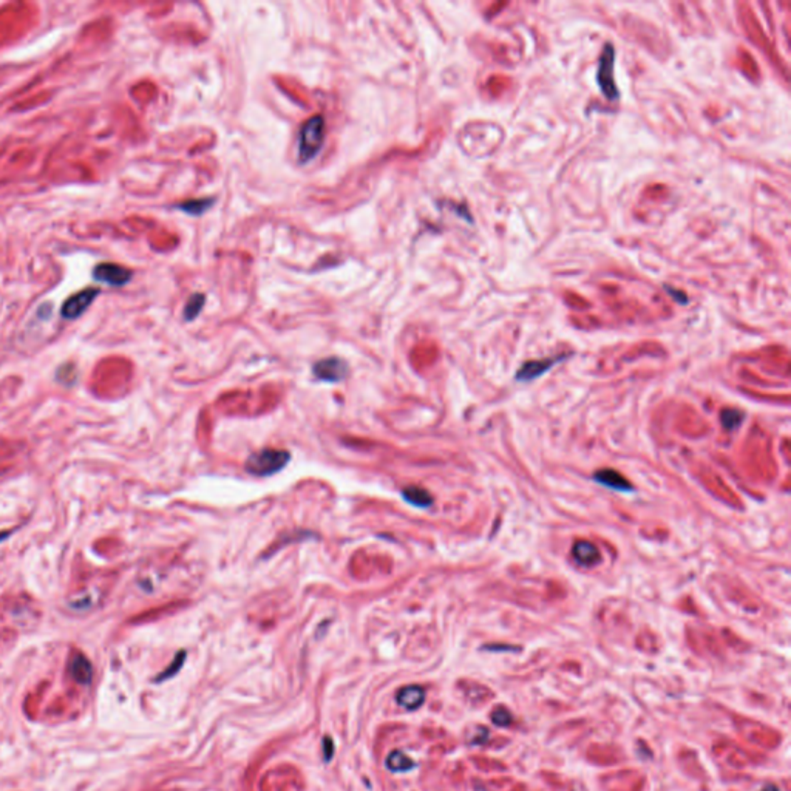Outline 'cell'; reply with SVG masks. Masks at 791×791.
Here are the masks:
<instances>
[{
	"label": "cell",
	"instance_id": "obj_1",
	"mask_svg": "<svg viewBox=\"0 0 791 791\" xmlns=\"http://www.w3.org/2000/svg\"><path fill=\"white\" fill-rule=\"evenodd\" d=\"M289 459H291V455L286 450L263 448L258 451H253V453L246 459L244 468H246V472L252 476H260V478L271 476L280 472L281 468H285L286 464L289 463Z\"/></svg>",
	"mask_w": 791,
	"mask_h": 791
},
{
	"label": "cell",
	"instance_id": "obj_2",
	"mask_svg": "<svg viewBox=\"0 0 791 791\" xmlns=\"http://www.w3.org/2000/svg\"><path fill=\"white\" fill-rule=\"evenodd\" d=\"M325 141V119L323 116H313L305 121L298 133V159L300 163H309L323 146Z\"/></svg>",
	"mask_w": 791,
	"mask_h": 791
},
{
	"label": "cell",
	"instance_id": "obj_3",
	"mask_svg": "<svg viewBox=\"0 0 791 791\" xmlns=\"http://www.w3.org/2000/svg\"><path fill=\"white\" fill-rule=\"evenodd\" d=\"M614 67H615L614 45L606 44L605 49H603V54L600 59L597 81L601 89V93L609 101H617L620 98V91L617 89V84L614 79Z\"/></svg>",
	"mask_w": 791,
	"mask_h": 791
},
{
	"label": "cell",
	"instance_id": "obj_4",
	"mask_svg": "<svg viewBox=\"0 0 791 791\" xmlns=\"http://www.w3.org/2000/svg\"><path fill=\"white\" fill-rule=\"evenodd\" d=\"M348 365L345 361L338 359V357H328V359L318 361L313 366V373L318 381L336 383L343 381L348 376Z\"/></svg>",
	"mask_w": 791,
	"mask_h": 791
},
{
	"label": "cell",
	"instance_id": "obj_5",
	"mask_svg": "<svg viewBox=\"0 0 791 791\" xmlns=\"http://www.w3.org/2000/svg\"><path fill=\"white\" fill-rule=\"evenodd\" d=\"M98 294H99L98 289L89 288V289L81 291V293H78V294L71 296L70 298L65 300V303L61 308L62 317L67 318V320H74V318L81 317L90 308V305L93 303V301H95Z\"/></svg>",
	"mask_w": 791,
	"mask_h": 791
},
{
	"label": "cell",
	"instance_id": "obj_6",
	"mask_svg": "<svg viewBox=\"0 0 791 791\" xmlns=\"http://www.w3.org/2000/svg\"><path fill=\"white\" fill-rule=\"evenodd\" d=\"M93 277L96 281L110 286H124L131 280L133 274H131L130 269L115 265V263H101L93 271Z\"/></svg>",
	"mask_w": 791,
	"mask_h": 791
},
{
	"label": "cell",
	"instance_id": "obj_7",
	"mask_svg": "<svg viewBox=\"0 0 791 791\" xmlns=\"http://www.w3.org/2000/svg\"><path fill=\"white\" fill-rule=\"evenodd\" d=\"M572 555L583 568H593L601 561V553L597 545L586 540H580L573 544Z\"/></svg>",
	"mask_w": 791,
	"mask_h": 791
},
{
	"label": "cell",
	"instance_id": "obj_8",
	"mask_svg": "<svg viewBox=\"0 0 791 791\" xmlns=\"http://www.w3.org/2000/svg\"><path fill=\"white\" fill-rule=\"evenodd\" d=\"M563 357H553V359H543V361H532V362H525L520 370H518L516 373V379L521 381V382H529L532 379H536L540 378L541 374H544L545 371H549L552 366L557 363L558 361H561Z\"/></svg>",
	"mask_w": 791,
	"mask_h": 791
},
{
	"label": "cell",
	"instance_id": "obj_9",
	"mask_svg": "<svg viewBox=\"0 0 791 791\" xmlns=\"http://www.w3.org/2000/svg\"><path fill=\"white\" fill-rule=\"evenodd\" d=\"M593 479H595L598 484L612 488V490H618V492H630V490H633V485H630V483L623 475L618 473L617 470H612V468L598 470V472L593 475Z\"/></svg>",
	"mask_w": 791,
	"mask_h": 791
},
{
	"label": "cell",
	"instance_id": "obj_10",
	"mask_svg": "<svg viewBox=\"0 0 791 791\" xmlns=\"http://www.w3.org/2000/svg\"><path fill=\"white\" fill-rule=\"evenodd\" d=\"M396 699H398V703L403 706L405 710L413 711L420 708L422 703L425 702V691L418 685H408L403 686L398 695H396Z\"/></svg>",
	"mask_w": 791,
	"mask_h": 791
},
{
	"label": "cell",
	"instance_id": "obj_11",
	"mask_svg": "<svg viewBox=\"0 0 791 791\" xmlns=\"http://www.w3.org/2000/svg\"><path fill=\"white\" fill-rule=\"evenodd\" d=\"M70 672L73 679L81 685H89L93 679V666L89 658L81 653H76L71 657Z\"/></svg>",
	"mask_w": 791,
	"mask_h": 791
},
{
	"label": "cell",
	"instance_id": "obj_12",
	"mask_svg": "<svg viewBox=\"0 0 791 791\" xmlns=\"http://www.w3.org/2000/svg\"><path fill=\"white\" fill-rule=\"evenodd\" d=\"M402 496H403L405 501H407L411 505H414V507L427 508V507L433 505L431 493L428 490H425L423 487H419V485L405 487L402 490Z\"/></svg>",
	"mask_w": 791,
	"mask_h": 791
},
{
	"label": "cell",
	"instance_id": "obj_13",
	"mask_svg": "<svg viewBox=\"0 0 791 791\" xmlns=\"http://www.w3.org/2000/svg\"><path fill=\"white\" fill-rule=\"evenodd\" d=\"M385 764H387V768L393 771V773H405V771H410L414 768L413 759H410L402 751H393L387 757V762H385Z\"/></svg>",
	"mask_w": 791,
	"mask_h": 791
},
{
	"label": "cell",
	"instance_id": "obj_14",
	"mask_svg": "<svg viewBox=\"0 0 791 791\" xmlns=\"http://www.w3.org/2000/svg\"><path fill=\"white\" fill-rule=\"evenodd\" d=\"M212 204H213L212 198H209V200H189L186 203L178 204V209H181L183 212L191 215H201L209 209Z\"/></svg>",
	"mask_w": 791,
	"mask_h": 791
},
{
	"label": "cell",
	"instance_id": "obj_15",
	"mask_svg": "<svg viewBox=\"0 0 791 791\" xmlns=\"http://www.w3.org/2000/svg\"><path fill=\"white\" fill-rule=\"evenodd\" d=\"M206 303V296L203 294H193L189 301H187V305L184 308V318L187 320V322H191V320H193L198 314L201 313V309Z\"/></svg>",
	"mask_w": 791,
	"mask_h": 791
},
{
	"label": "cell",
	"instance_id": "obj_16",
	"mask_svg": "<svg viewBox=\"0 0 791 791\" xmlns=\"http://www.w3.org/2000/svg\"><path fill=\"white\" fill-rule=\"evenodd\" d=\"M742 422V413L737 410H725L722 413V423L727 430H734Z\"/></svg>",
	"mask_w": 791,
	"mask_h": 791
},
{
	"label": "cell",
	"instance_id": "obj_17",
	"mask_svg": "<svg viewBox=\"0 0 791 791\" xmlns=\"http://www.w3.org/2000/svg\"><path fill=\"white\" fill-rule=\"evenodd\" d=\"M492 722L498 727H507V725L512 723V714L505 708H496L492 712Z\"/></svg>",
	"mask_w": 791,
	"mask_h": 791
},
{
	"label": "cell",
	"instance_id": "obj_18",
	"mask_svg": "<svg viewBox=\"0 0 791 791\" xmlns=\"http://www.w3.org/2000/svg\"><path fill=\"white\" fill-rule=\"evenodd\" d=\"M184 658H186V653H184V651L178 653V654H176V658H175V662H173L171 666H168V670H167L163 675H159V677H158V680H164V679H167V677H172L173 674H176L178 671H180V667H181L183 663H184Z\"/></svg>",
	"mask_w": 791,
	"mask_h": 791
},
{
	"label": "cell",
	"instance_id": "obj_19",
	"mask_svg": "<svg viewBox=\"0 0 791 791\" xmlns=\"http://www.w3.org/2000/svg\"><path fill=\"white\" fill-rule=\"evenodd\" d=\"M11 533H13V530H5V532H0V543H4V541H6V540L9 538V536H11Z\"/></svg>",
	"mask_w": 791,
	"mask_h": 791
},
{
	"label": "cell",
	"instance_id": "obj_20",
	"mask_svg": "<svg viewBox=\"0 0 791 791\" xmlns=\"http://www.w3.org/2000/svg\"><path fill=\"white\" fill-rule=\"evenodd\" d=\"M762 791H779V790H777V787H775V785H767Z\"/></svg>",
	"mask_w": 791,
	"mask_h": 791
}]
</instances>
